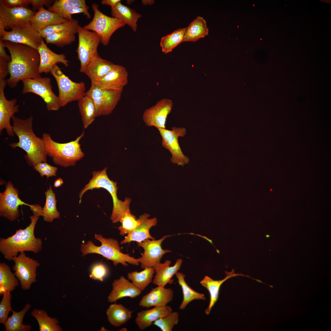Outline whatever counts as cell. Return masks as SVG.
Listing matches in <instances>:
<instances>
[{
    "label": "cell",
    "mask_w": 331,
    "mask_h": 331,
    "mask_svg": "<svg viewBox=\"0 0 331 331\" xmlns=\"http://www.w3.org/2000/svg\"><path fill=\"white\" fill-rule=\"evenodd\" d=\"M4 43L11 57V61L8 63L10 77L6 80L7 85L14 88L21 80L40 76L38 72L40 57L37 49L9 41Z\"/></svg>",
    "instance_id": "cell-1"
},
{
    "label": "cell",
    "mask_w": 331,
    "mask_h": 331,
    "mask_svg": "<svg viewBox=\"0 0 331 331\" xmlns=\"http://www.w3.org/2000/svg\"><path fill=\"white\" fill-rule=\"evenodd\" d=\"M13 128L19 141L10 144L13 148L19 147L26 153L25 157L28 164L34 166L41 162H47V154L42 139L37 137L32 129L33 117L23 120L14 115L12 118Z\"/></svg>",
    "instance_id": "cell-2"
},
{
    "label": "cell",
    "mask_w": 331,
    "mask_h": 331,
    "mask_svg": "<svg viewBox=\"0 0 331 331\" xmlns=\"http://www.w3.org/2000/svg\"><path fill=\"white\" fill-rule=\"evenodd\" d=\"M39 217L30 216L31 223L24 229L17 230L13 235L5 238H0V252L9 261L17 256L18 253L25 251L38 253L42 248L41 238L34 235L35 227Z\"/></svg>",
    "instance_id": "cell-3"
},
{
    "label": "cell",
    "mask_w": 331,
    "mask_h": 331,
    "mask_svg": "<svg viewBox=\"0 0 331 331\" xmlns=\"http://www.w3.org/2000/svg\"><path fill=\"white\" fill-rule=\"evenodd\" d=\"M107 169V167H106L101 170L92 172V178L79 193V203H81L83 195L87 191L100 188L106 189L110 194L113 200V207L110 219L113 223H116L120 222L127 213L131 211L130 204L131 199L126 197L122 201L118 199L117 194L118 189L117 183L108 178Z\"/></svg>",
    "instance_id": "cell-4"
},
{
    "label": "cell",
    "mask_w": 331,
    "mask_h": 331,
    "mask_svg": "<svg viewBox=\"0 0 331 331\" xmlns=\"http://www.w3.org/2000/svg\"><path fill=\"white\" fill-rule=\"evenodd\" d=\"M84 135L83 131L74 140L61 143L54 141L49 134L44 133L42 139L47 155L52 158L56 165L65 167L74 166L85 155L79 143Z\"/></svg>",
    "instance_id": "cell-5"
},
{
    "label": "cell",
    "mask_w": 331,
    "mask_h": 331,
    "mask_svg": "<svg viewBox=\"0 0 331 331\" xmlns=\"http://www.w3.org/2000/svg\"><path fill=\"white\" fill-rule=\"evenodd\" d=\"M94 238L101 242V245L96 246L91 241H88L86 243H82L81 246L82 255L92 253L99 254L107 259L112 261L115 266L121 264L126 267L128 265L127 263L134 265H139L138 259L121 252L119 244L116 240L112 238H107L101 234H96Z\"/></svg>",
    "instance_id": "cell-6"
},
{
    "label": "cell",
    "mask_w": 331,
    "mask_h": 331,
    "mask_svg": "<svg viewBox=\"0 0 331 331\" xmlns=\"http://www.w3.org/2000/svg\"><path fill=\"white\" fill-rule=\"evenodd\" d=\"M50 72L57 84L60 107H64L72 101H78L85 95V83L73 81L64 74L57 64L54 66Z\"/></svg>",
    "instance_id": "cell-7"
},
{
    "label": "cell",
    "mask_w": 331,
    "mask_h": 331,
    "mask_svg": "<svg viewBox=\"0 0 331 331\" xmlns=\"http://www.w3.org/2000/svg\"><path fill=\"white\" fill-rule=\"evenodd\" d=\"M94 15L92 21L83 27L96 33L100 37L101 43L107 46L113 34L126 24L115 17L108 16L101 12L98 4L92 5Z\"/></svg>",
    "instance_id": "cell-8"
},
{
    "label": "cell",
    "mask_w": 331,
    "mask_h": 331,
    "mask_svg": "<svg viewBox=\"0 0 331 331\" xmlns=\"http://www.w3.org/2000/svg\"><path fill=\"white\" fill-rule=\"evenodd\" d=\"M21 81L23 84L22 93H32L39 95L45 103L49 111H57L60 107L58 96L52 90L50 78L40 76Z\"/></svg>",
    "instance_id": "cell-9"
},
{
    "label": "cell",
    "mask_w": 331,
    "mask_h": 331,
    "mask_svg": "<svg viewBox=\"0 0 331 331\" xmlns=\"http://www.w3.org/2000/svg\"><path fill=\"white\" fill-rule=\"evenodd\" d=\"M77 33L78 44L76 51L80 62L79 71L83 73L92 58L98 53L97 48L101 40L95 32L86 29L79 25Z\"/></svg>",
    "instance_id": "cell-10"
},
{
    "label": "cell",
    "mask_w": 331,
    "mask_h": 331,
    "mask_svg": "<svg viewBox=\"0 0 331 331\" xmlns=\"http://www.w3.org/2000/svg\"><path fill=\"white\" fill-rule=\"evenodd\" d=\"M123 91L103 89L91 84L85 95L90 96L93 99L97 117L107 115L112 112L121 98Z\"/></svg>",
    "instance_id": "cell-11"
},
{
    "label": "cell",
    "mask_w": 331,
    "mask_h": 331,
    "mask_svg": "<svg viewBox=\"0 0 331 331\" xmlns=\"http://www.w3.org/2000/svg\"><path fill=\"white\" fill-rule=\"evenodd\" d=\"M7 31L0 25V39L3 41L25 45L37 49L41 44L42 37L30 24L24 25L12 26Z\"/></svg>",
    "instance_id": "cell-12"
},
{
    "label": "cell",
    "mask_w": 331,
    "mask_h": 331,
    "mask_svg": "<svg viewBox=\"0 0 331 331\" xmlns=\"http://www.w3.org/2000/svg\"><path fill=\"white\" fill-rule=\"evenodd\" d=\"M14 265L13 269L15 276L19 280L22 289L29 290L33 283L37 282L36 269L40 263L36 260L27 256L25 252L14 257Z\"/></svg>",
    "instance_id": "cell-13"
},
{
    "label": "cell",
    "mask_w": 331,
    "mask_h": 331,
    "mask_svg": "<svg viewBox=\"0 0 331 331\" xmlns=\"http://www.w3.org/2000/svg\"><path fill=\"white\" fill-rule=\"evenodd\" d=\"M158 129L162 139V146L168 150L171 154V162L182 166L188 164L189 161V158L183 154L178 141L179 137H183L185 135V128L173 127L171 130Z\"/></svg>",
    "instance_id": "cell-14"
},
{
    "label": "cell",
    "mask_w": 331,
    "mask_h": 331,
    "mask_svg": "<svg viewBox=\"0 0 331 331\" xmlns=\"http://www.w3.org/2000/svg\"><path fill=\"white\" fill-rule=\"evenodd\" d=\"M23 205L30 206L20 199L18 190L11 181H8L4 191L0 193V216L11 221L15 220L20 215L19 206Z\"/></svg>",
    "instance_id": "cell-15"
},
{
    "label": "cell",
    "mask_w": 331,
    "mask_h": 331,
    "mask_svg": "<svg viewBox=\"0 0 331 331\" xmlns=\"http://www.w3.org/2000/svg\"><path fill=\"white\" fill-rule=\"evenodd\" d=\"M171 236L166 235L158 240L147 239L141 242H137L138 245L142 247L144 250L141 257L138 259L141 268H154L160 263L163 255L171 252L167 249H163L161 247L163 241Z\"/></svg>",
    "instance_id": "cell-16"
},
{
    "label": "cell",
    "mask_w": 331,
    "mask_h": 331,
    "mask_svg": "<svg viewBox=\"0 0 331 331\" xmlns=\"http://www.w3.org/2000/svg\"><path fill=\"white\" fill-rule=\"evenodd\" d=\"M173 106L171 100L164 98L157 102L144 111L143 119L146 125L158 129H166V123L168 116L171 112Z\"/></svg>",
    "instance_id": "cell-17"
},
{
    "label": "cell",
    "mask_w": 331,
    "mask_h": 331,
    "mask_svg": "<svg viewBox=\"0 0 331 331\" xmlns=\"http://www.w3.org/2000/svg\"><path fill=\"white\" fill-rule=\"evenodd\" d=\"M6 84L5 79L0 80V134L2 130L5 129L8 135L13 136L14 133L10 120L15 113L18 112L19 106L16 104V99L9 100L6 98L4 90Z\"/></svg>",
    "instance_id": "cell-18"
},
{
    "label": "cell",
    "mask_w": 331,
    "mask_h": 331,
    "mask_svg": "<svg viewBox=\"0 0 331 331\" xmlns=\"http://www.w3.org/2000/svg\"><path fill=\"white\" fill-rule=\"evenodd\" d=\"M34 14L27 7L9 8L0 4V25L5 28L26 25L30 24L31 19Z\"/></svg>",
    "instance_id": "cell-19"
},
{
    "label": "cell",
    "mask_w": 331,
    "mask_h": 331,
    "mask_svg": "<svg viewBox=\"0 0 331 331\" xmlns=\"http://www.w3.org/2000/svg\"><path fill=\"white\" fill-rule=\"evenodd\" d=\"M128 78V74L125 67L114 64L112 69L102 79L91 84L103 89L121 90L127 83Z\"/></svg>",
    "instance_id": "cell-20"
},
{
    "label": "cell",
    "mask_w": 331,
    "mask_h": 331,
    "mask_svg": "<svg viewBox=\"0 0 331 331\" xmlns=\"http://www.w3.org/2000/svg\"><path fill=\"white\" fill-rule=\"evenodd\" d=\"M150 216V215L147 213H144L140 215L138 218L139 223L138 225L127 234L124 239L120 242V244H126L132 241L140 242L147 239H155L154 238L150 235L149 231L151 227L156 225L157 220L156 218L149 219Z\"/></svg>",
    "instance_id": "cell-21"
},
{
    "label": "cell",
    "mask_w": 331,
    "mask_h": 331,
    "mask_svg": "<svg viewBox=\"0 0 331 331\" xmlns=\"http://www.w3.org/2000/svg\"><path fill=\"white\" fill-rule=\"evenodd\" d=\"M37 50L40 57L38 69L40 74L50 72L54 66L57 63H62L66 67L69 65V62L64 54H58L51 51L43 39Z\"/></svg>",
    "instance_id": "cell-22"
},
{
    "label": "cell",
    "mask_w": 331,
    "mask_h": 331,
    "mask_svg": "<svg viewBox=\"0 0 331 331\" xmlns=\"http://www.w3.org/2000/svg\"><path fill=\"white\" fill-rule=\"evenodd\" d=\"M173 294L171 288L157 286L152 288L149 293L142 297L139 305L146 308L164 306L172 300Z\"/></svg>",
    "instance_id": "cell-23"
},
{
    "label": "cell",
    "mask_w": 331,
    "mask_h": 331,
    "mask_svg": "<svg viewBox=\"0 0 331 331\" xmlns=\"http://www.w3.org/2000/svg\"><path fill=\"white\" fill-rule=\"evenodd\" d=\"M112 286V289L107 298L108 302L111 303L116 302L118 300L125 297L135 298L142 291L123 276L114 280Z\"/></svg>",
    "instance_id": "cell-24"
},
{
    "label": "cell",
    "mask_w": 331,
    "mask_h": 331,
    "mask_svg": "<svg viewBox=\"0 0 331 331\" xmlns=\"http://www.w3.org/2000/svg\"><path fill=\"white\" fill-rule=\"evenodd\" d=\"M182 262V259L179 258L173 266H170L171 264L170 260H166L163 263L158 264L154 268L156 274L153 283L157 286L164 287L167 284L172 283L173 281L171 279L180 269Z\"/></svg>",
    "instance_id": "cell-25"
},
{
    "label": "cell",
    "mask_w": 331,
    "mask_h": 331,
    "mask_svg": "<svg viewBox=\"0 0 331 331\" xmlns=\"http://www.w3.org/2000/svg\"><path fill=\"white\" fill-rule=\"evenodd\" d=\"M112 63L102 58L98 53L94 55L83 73L90 79L91 83L102 79L112 68Z\"/></svg>",
    "instance_id": "cell-26"
},
{
    "label": "cell",
    "mask_w": 331,
    "mask_h": 331,
    "mask_svg": "<svg viewBox=\"0 0 331 331\" xmlns=\"http://www.w3.org/2000/svg\"><path fill=\"white\" fill-rule=\"evenodd\" d=\"M172 311V308L167 305L162 306H154L151 309L139 312L135 321L139 329L143 330L150 326L155 321Z\"/></svg>",
    "instance_id": "cell-27"
},
{
    "label": "cell",
    "mask_w": 331,
    "mask_h": 331,
    "mask_svg": "<svg viewBox=\"0 0 331 331\" xmlns=\"http://www.w3.org/2000/svg\"><path fill=\"white\" fill-rule=\"evenodd\" d=\"M225 272L226 276L223 280H214L207 276H205L200 282L203 287L208 290L210 294L209 303L208 307L205 310V313L207 315L210 314L212 308L218 301L220 287L225 281L231 277L238 276H245L251 278L248 276L242 274H235L234 269L230 272L226 271Z\"/></svg>",
    "instance_id": "cell-28"
},
{
    "label": "cell",
    "mask_w": 331,
    "mask_h": 331,
    "mask_svg": "<svg viewBox=\"0 0 331 331\" xmlns=\"http://www.w3.org/2000/svg\"><path fill=\"white\" fill-rule=\"evenodd\" d=\"M68 21L61 17L58 13L47 10L42 6L32 16L30 20V24L35 30L38 32L46 26Z\"/></svg>",
    "instance_id": "cell-29"
},
{
    "label": "cell",
    "mask_w": 331,
    "mask_h": 331,
    "mask_svg": "<svg viewBox=\"0 0 331 331\" xmlns=\"http://www.w3.org/2000/svg\"><path fill=\"white\" fill-rule=\"evenodd\" d=\"M111 14L112 17L121 21L131 27L134 32L136 31L137 22L142 16L134 10L118 3L114 7L111 8Z\"/></svg>",
    "instance_id": "cell-30"
},
{
    "label": "cell",
    "mask_w": 331,
    "mask_h": 331,
    "mask_svg": "<svg viewBox=\"0 0 331 331\" xmlns=\"http://www.w3.org/2000/svg\"><path fill=\"white\" fill-rule=\"evenodd\" d=\"M133 311L123 305L115 302L109 306L106 310V314L110 323L115 327H119L131 319Z\"/></svg>",
    "instance_id": "cell-31"
},
{
    "label": "cell",
    "mask_w": 331,
    "mask_h": 331,
    "mask_svg": "<svg viewBox=\"0 0 331 331\" xmlns=\"http://www.w3.org/2000/svg\"><path fill=\"white\" fill-rule=\"evenodd\" d=\"M208 33L206 21L203 17L197 16L186 28L183 41L195 42L204 37Z\"/></svg>",
    "instance_id": "cell-32"
},
{
    "label": "cell",
    "mask_w": 331,
    "mask_h": 331,
    "mask_svg": "<svg viewBox=\"0 0 331 331\" xmlns=\"http://www.w3.org/2000/svg\"><path fill=\"white\" fill-rule=\"evenodd\" d=\"M31 307V305L27 303L24 308L19 312H16L12 310V315L8 317L3 324L6 331H30L32 326L29 324H23L22 323L26 313Z\"/></svg>",
    "instance_id": "cell-33"
},
{
    "label": "cell",
    "mask_w": 331,
    "mask_h": 331,
    "mask_svg": "<svg viewBox=\"0 0 331 331\" xmlns=\"http://www.w3.org/2000/svg\"><path fill=\"white\" fill-rule=\"evenodd\" d=\"M78 101L83 127L86 129L97 117L96 107L92 98L86 95H85Z\"/></svg>",
    "instance_id": "cell-34"
},
{
    "label": "cell",
    "mask_w": 331,
    "mask_h": 331,
    "mask_svg": "<svg viewBox=\"0 0 331 331\" xmlns=\"http://www.w3.org/2000/svg\"><path fill=\"white\" fill-rule=\"evenodd\" d=\"M31 314L37 321L40 331H62L59 321L55 317L49 316L44 310L35 308Z\"/></svg>",
    "instance_id": "cell-35"
},
{
    "label": "cell",
    "mask_w": 331,
    "mask_h": 331,
    "mask_svg": "<svg viewBox=\"0 0 331 331\" xmlns=\"http://www.w3.org/2000/svg\"><path fill=\"white\" fill-rule=\"evenodd\" d=\"M179 285L181 286L183 294V299L179 309H184L188 304L192 301L197 299L204 300L206 299L204 294L198 292L191 288L185 280V275L177 272L175 274Z\"/></svg>",
    "instance_id": "cell-36"
},
{
    "label": "cell",
    "mask_w": 331,
    "mask_h": 331,
    "mask_svg": "<svg viewBox=\"0 0 331 331\" xmlns=\"http://www.w3.org/2000/svg\"><path fill=\"white\" fill-rule=\"evenodd\" d=\"M155 272L154 268H146L140 272L135 271L129 272L127 276L136 287L142 291L152 282Z\"/></svg>",
    "instance_id": "cell-37"
},
{
    "label": "cell",
    "mask_w": 331,
    "mask_h": 331,
    "mask_svg": "<svg viewBox=\"0 0 331 331\" xmlns=\"http://www.w3.org/2000/svg\"><path fill=\"white\" fill-rule=\"evenodd\" d=\"M46 202L43 208V218L44 221L52 222L56 219H59L60 213L56 208L57 200L55 194L52 189L51 185L45 192Z\"/></svg>",
    "instance_id": "cell-38"
},
{
    "label": "cell",
    "mask_w": 331,
    "mask_h": 331,
    "mask_svg": "<svg viewBox=\"0 0 331 331\" xmlns=\"http://www.w3.org/2000/svg\"><path fill=\"white\" fill-rule=\"evenodd\" d=\"M186 28L178 29L170 34L162 37L160 42L162 51L165 54L171 52L183 41Z\"/></svg>",
    "instance_id": "cell-39"
},
{
    "label": "cell",
    "mask_w": 331,
    "mask_h": 331,
    "mask_svg": "<svg viewBox=\"0 0 331 331\" xmlns=\"http://www.w3.org/2000/svg\"><path fill=\"white\" fill-rule=\"evenodd\" d=\"M20 283L18 278L5 262L0 263V286L11 292L14 290Z\"/></svg>",
    "instance_id": "cell-40"
},
{
    "label": "cell",
    "mask_w": 331,
    "mask_h": 331,
    "mask_svg": "<svg viewBox=\"0 0 331 331\" xmlns=\"http://www.w3.org/2000/svg\"><path fill=\"white\" fill-rule=\"evenodd\" d=\"M78 25V21L73 18L66 22L46 26L38 32L44 38L49 35L63 32H72L76 33Z\"/></svg>",
    "instance_id": "cell-41"
},
{
    "label": "cell",
    "mask_w": 331,
    "mask_h": 331,
    "mask_svg": "<svg viewBox=\"0 0 331 331\" xmlns=\"http://www.w3.org/2000/svg\"><path fill=\"white\" fill-rule=\"evenodd\" d=\"M75 33L68 31L56 33L48 35L45 40L47 44H52L62 48L75 41Z\"/></svg>",
    "instance_id": "cell-42"
},
{
    "label": "cell",
    "mask_w": 331,
    "mask_h": 331,
    "mask_svg": "<svg viewBox=\"0 0 331 331\" xmlns=\"http://www.w3.org/2000/svg\"><path fill=\"white\" fill-rule=\"evenodd\" d=\"M75 7L89 9L85 0H56L48 9L59 14L69 9Z\"/></svg>",
    "instance_id": "cell-43"
},
{
    "label": "cell",
    "mask_w": 331,
    "mask_h": 331,
    "mask_svg": "<svg viewBox=\"0 0 331 331\" xmlns=\"http://www.w3.org/2000/svg\"><path fill=\"white\" fill-rule=\"evenodd\" d=\"M179 321V314L177 311L171 312L165 316L154 321L153 323L162 331H171Z\"/></svg>",
    "instance_id": "cell-44"
},
{
    "label": "cell",
    "mask_w": 331,
    "mask_h": 331,
    "mask_svg": "<svg viewBox=\"0 0 331 331\" xmlns=\"http://www.w3.org/2000/svg\"><path fill=\"white\" fill-rule=\"evenodd\" d=\"M122 225L118 227L120 235L124 236L134 229L139 223L138 218L132 214L131 211L127 213L120 221Z\"/></svg>",
    "instance_id": "cell-45"
},
{
    "label": "cell",
    "mask_w": 331,
    "mask_h": 331,
    "mask_svg": "<svg viewBox=\"0 0 331 331\" xmlns=\"http://www.w3.org/2000/svg\"><path fill=\"white\" fill-rule=\"evenodd\" d=\"M11 292L8 290L5 292L0 302V323L3 324L8 318L9 313L13 310L11 304L12 298Z\"/></svg>",
    "instance_id": "cell-46"
},
{
    "label": "cell",
    "mask_w": 331,
    "mask_h": 331,
    "mask_svg": "<svg viewBox=\"0 0 331 331\" xmlns=\"http://www.w3.org/2000/svg\"><path fill=\"white\" fill-rule=\"evenodd\" d=\"M33 168L39 173L41 177L46 176L47 178L56 176L58 170L57 167L49 165L47 162L38 163L33 166Z\"/></svg>",
    "instance_id": "cell-47"
},
{
    "label": "cell",
    "mask_w": 331,
    "mask_h": 331,
    "mask_svg": "<svg viewBox=\"0 0 331 331\" xmlns=\"http://www.w3.org/2000/svg\"><path fill=\"white\" fill-rule=\"evenodd\" d=\"M107 273L108 270L106 266L102 263H98L93 266L89 276L94 280L102 282Z\"/></svg>",
    "instance_id": "cell-48"
},
{
    "label": "cell",
    "mask_w": 331,
    "mask_h": 331,
    "mask_svg": "<svg viewBox=\"0 0 331 331\" xmlns=\"http://www.w3.org/2000/svg\"><path fill=\"white\" fill-rule=\"evenodd\" d=\"M81 13H83L88 19L91 18V16L88 12V9L82 7H73L61 13L59 15L61 17L70 21L73 19L72 17L73 15Z\"/></svg>",
    "instance_id": "cell-49"
},
{
    "label": "cell",
    "mask_w": 331,
    "mask_h": 331,
    "mask_svg": "<svg viewBox=\"0 0 331 331\" xmlns=\"http://www.w3.org/2000/svg\"><path fill=\"white\" fill-rule=\"evenodd\" d=\"M0 4L9 8H27L31 4V0H1Z\"/></svg>",
    "instance_id": "cell-50"
},
{
    "label": "cell",
    "mask_w": 331,
    "mask_h": 331,
    "mask_svg": "<svg viewBox=\"0 0 331 331\" xmlns=\"http://www.w3.org/2000/svg\"><path fill=\"white\" fill-rule=\"evenodd\" d=\"M8 63L5 59L0 57V80L5 79L9 74Z\"/></svg>",
    "instance_id": "cell-51"
},
{
    "label": "cell",
    "mask_w": 331,
    "mask_h": 331,
    "mask_svg": "<svg viewBox=\"0 0 331 331\" xmlns=\"http://www.w3.org/2000/svg\"><path fill=\"white\" fill-rule=\"evenodd\" d=\"M53 1L52 0H31V4L32 5V9L34 11L37 10H38L43 6H49L50 7Z\"/></svg>",
    "instance_id": "cell-52"
},
{
    "label": "cell",
    "mask_w": 331,
    "mask_h": 331,
    "mask_svg": "<svg viewBox=\"0 0 331 331\" xmlns=\"http://www.w3.org/2000/svg\"><path fill=\"white\" fill-rule=\"evenodd\" d=\"M30 210L32 211L33 215L36 217L43 216V208L38 204L30 205L29 207Z\"/></svg>",
    "instance_id": "cell-53"
},
{
    "label": "cell",
    "mask_w": 331,
    "mask_h": 331,
    "mask_svg": "<svg viewBox=\"0 0 331 331\" xmlns=\"http://www.w3.org/2000/svg\"><path fill=\"white\" fill-rule=\"evenodd\" d=\"M5 45L3 41L0 40V57L2 58L8 62L11 61L10 56L8 55L5 49Z\"/></svg>",
    "instance_id": "cell-54"
},
{
    "label": "cell",
    "mask_w": 331,
    "mask_h": 331,
    "mask_svg": "<svg viewBox=\"0 0 331 331\" xmlns=\"http://www.w3.org/2000/svg\"><path fill=\"white\" fill-rule=\"evenodd\" d=\"M120 2V0H102L101 2L103 5H109L111 6V8H113Z\"/></svg>",
    "instance_id": "cell-55"
},
{
    "label": "cell",
    "mask_w": 331,
    "mask_h": 331,
    "mask_svg": "<svg viewBox=\"0 0 331 331\" xmlns=\"http://www.w3.org/2000/svg\"><path fill=\"white\" fill-rule=\"evenodd\" d=\"M63 183V180L61 178H58L54 181V187L55 188L60 187Z\"/></svg>",
    "instance_id": "cell-56"
},
{
    "label": "cell",
    "mask_w": 331,
    "mask_h": 331,
    "mask_svg": "<svg viewBox=\"0 0 331 331\" xmlns=\"http://www.w3.org/2000/svg\"><path fill=\"white\" fill-rule=\"evenodd\" d=\"M120 330V331H127V329L126 328H122Z\"/></svg>",
    "instance_id": "cell-57"
}]
</instances>
